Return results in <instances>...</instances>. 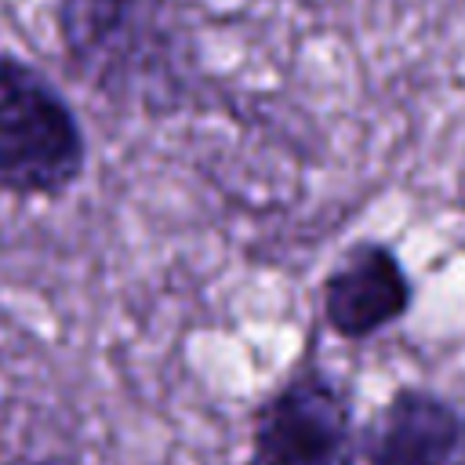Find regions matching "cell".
<instances>
[{
  "label": "cell",
  "mask_w": 465,
  "mask_h": 465,
  "mask_svg": "<svg viewBox=\"0 0 465 465\" xmlns=\"http://www.w3.org/2000/svg\"><path fill=\"white\" fill-rule=\"evenodd\" d=\"M84 171V134L62 94L0 51V189L54 196Z\"/></svg>",
  "instance_id": "1"
},
{
  "label": "cell",
  "mask_w": 465,
  "mask_h": 465,
  "mask_svg": "<svg viewBox=\"0 0 465 465\" xmlns=\"http://www.w3.org/2000/svg\"><path fill=\"white\" fill-rule=\"evenodd\" d=\"M251 465H352V411L320 371L287 381L258 414Z\"/></svg>",
  "instance_id": "2"
},
{
  "label": "cell",
  "mask_w": 465,
  "mask_h": 465,
  "mask_svg": "<svg viewBox=\"0 0 465 465\" xmlns=\"http://www.w3.org/2000/svg\"><path fill=\"white\" fill-rule=\"evenodd\" d=\"M367 465H465V411L421 392H396L363 440Z\"/></svg>",
  "instance_id": "3"
},
{
  "label": "cell",
  "mask_w": 465,
  "mask_h": 465,
  "mask_svg": "<svg viewBox=\"0 0 465 465\" xmlns=\"http://www.w3.org/2000/svg\"><path fill=\"white\" fill-rule=\"evenodd\" d=\"M411 283L396 254L381 243L352 247L323 283V316L345 338H367L403 316Z\"/></svg>",
  "instance_id": "4"
},
{
  "label": "cell",
  "mask_w": 465,
  "mask_h": 465,
  "mask_svg": "<svg viewBox=\"0 0 465 465\" xmlns=\"http://www.w3.org/2000/svg\"><path fill=\"white\" fill-rule=\"evenodd\" d=\"M142 15L138 0H62L58 25L80 73L105 87L134 80L149 40Z\"/></svg>",
  "instance_id": "5"
},
{
  "label": "cell",
  "mask_w": 465,
  "mask_h": 465,
  "mask_svg": "<svg viewBox=\"0 0 465 465\" xmlns=\"http://www.w3.org/2000/svg\"><path fill=\"white\" fill-rule=\"evenodd\" d=\"M7 465H62V461H7Z\"/></svg>",
  "instance_id": "6"
}]
</instances>
